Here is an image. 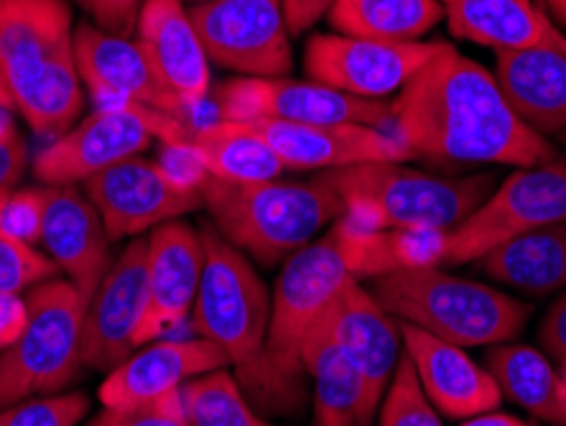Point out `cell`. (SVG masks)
I'll return each instance as SVG.
<instances>
[{"instance_id":"obj_13","label":"cell","mask_w":566,"mask_h":426,"mask_svg":"<svg viewBox=\"0 0 566 426\" xmlns=\"http://www.w3.org/2000/svg\"><path fill=\"white\" fill-rule=\"evenodd\" d=\"M218 121L370 125L390 133L388 103H373L314 80L232 77L212 92Z\"/></svg>"},{"instance_id":"obj_37","label":"cell","mask_w":566,"mask_h":426,"mask_svg":"<svg viewBox=\"0 0 566 426\" xmlns=\"http://www.w3.org/2000/svg\"><path fill=\"white\" fill-rule=\"evenodd\" d=\"M87 426H191L181 391L166 394L146 404L105 408Z\"/></svg>"},{"instance_id":"obj_32","label":"cell","mask_w":566,"mask_h":426,"mask_svg":"<svg viewBox=\"0 0 566 426\" xmlns=\"http://www.w3.org/2000/svg\"><path fill=\"white\" fill-rule=\"evenodd\" d=\"M181 401L191 426H271L228 367L185 383Z\"/></svg>"},{"instance_id":"obj_33","label":"cell","mask_w":566,"mask_h":426,"mask_svg":"<svg viewBox=\"0 0 566 426\" xmlns=\"http://www.w3.org/2000/svg\"><path fill=\"white\" fill-rule=\"evenodd\" d=\"M378 426H441V414L423 394L409 355H401L378 408Z\"/></svg>"},{"instance_id":"obj_15","label":"cell","mask_w":566,"mask_h":426,"mask_svg":"<svg viewBox=\"0 0 566 426\" xmlns=\"http://www.w3.org/2000/svg\"><path fill=\"white\" fill-rule=\"evenodd\" d=\"M148 240L133 238L90 299L82 324V365L111 373L138 350V330L148 309Z\"/></svg>"},{"instance_id":"obj_47","label":"cell","mask_w":566,"mask_h":426,"mask_svg":"<svg viewBox=\"0 0 566 426\" xmlns=\"http://www.w3.org/2000/svg\"><path fill=\"white\" fill-rule=\"evenodd\" d=\"M562 141H564V148H566V131L562 133Z\"/></svg>"},{"instance_id":"obj_8","label":"cell","mask_w":566,"mask_h":426,"mask_svg":"<svg viewBox=\"0 0 566 426\" xmlns=\"http://www.w3.org/2000/svg\"><path fill=\"white\" fill-rule=\"evenodd\" d=\"M189 118L138 103L99 105L70 131L49 141L31 158V172L44 187H82L111 166L140 156L158 138L161 146H181Z\"/></svg>"},{"instance_id":"obj_36","label":"cell","mask_w":566,"mask_h":426,"mask_svg":"<svg viewBox=\"0 0 566 426\" xmlns=\"http://www.w3.org/2000/svg\"><path fill=\"white\" fill-rule=\"evenodd\" d=\"M44 205V184L41 187H15L6 191V195H0V232L36 248L41 243Z\"/></svg>"},{"instance_id":"obj_4","label":"cell","mask_w":566,"mask_h":426,"mask_svg":"<svg viewBox=\"0 0 566 426\" xmlns=\"http://www.w3.org/2000/svg\"><path fill=\"white\" fill-rule=\"evenodd\" d=\"M202 207L224 243L265 269L286 263L345 212L343 197L327 174H316L310 181L205 179Z\"/></svg>"},{"instance_id":"obj_30","label":"cell","mask_w":566,"mask_h":426,"mask_svg":"<svg viewBox=\"0 0 566 426\" xmlns=\"http://www.w3.org/2000/svg\"><path fill=\"white\" fill-rule=\"evenodd\" d=\"M485 367L493 373L503 398L526 408L541 422L566 426V398L562 394L559 371L544 353L503 342L490 350Z\"/></svg>"},{"instance_id":"obj_3","label":"cell","mask_w":566,"mask_h":426,"mask_svg":"<svg viewBox=\"0 0 566 426\" xmlns=\"http://www.w3.org/2000/svg\"><path fill=\"white\" fill-rule=\"evenodd\" d=\"M0 64L33 133L56 138L80 121L85 97L66 0H0Z\"/></svg>"},{"instance_id":"obj_18","label":"cell","mask_w":566,"mask_h":426,"mask_svg":"<svg viewBox=\"0 0 566 426\" xmlns=\"http://www.w3.org/2000/svg\"><path fill=\"white\" fill-rule=\"evenodd\" d=\"M332 335L355 367L363 386L360 426L376 424L382 394H386L396 365L401 361V322L382 309L360 281L349 287L332 309Z\"/></svg>"},{"instance_id":"obj_10","label":"cell","mask_w":566,"mask_h":426,"mask_svg":"<svg viewBox=\"0 0 566 426\" xmlns=\"http://www.w3.org/2000/svg\"><path fill=\"white\" fill-rule=\"evenodd\" d=\"M559 222H566V162L523 166L449 230L444 266L474 263L507 240Z\"/></svg>"},{"instance_id":"obj_17","label":"cell","mask_w":566,"mask_h":426,"mask_svg":"<svg viewBox=\"0 0 566 426\" xmlns=\"http://www.w3.org/2000/svg\"><path fill=\"white\" fill-rule=\"evenodd\" d=\"M74 60L82 85L93 95L97 107L138 103L187 118L179 100L164 85L151 60L133 37H118L97 29L93 21H80L74 27Z\"/></svg>"},{"instance_id":"obj_27","label":"cell","mask_w":566,"mask_h":426,"mask_svg":"<svg viewBox=\"0 0 566 426\" xmlns=\"http://www.w3.org/2000/svg\"><path fill=\"white\" fill-rule=\"evenodd\" d=\"M181 148L195 158L207 179L230 184H258L281 179L286 172L279 156L263 138L238 121L195 123L191 121L187 141Z\"/></svg>"},{"instance_id":"obj_11","label":"cell","mask_w":566,"mask_h":426,"mask_svg":"<svg viewBox=\"0 0 566 426\" xmlns=\"http://www.w3.org/2000/svg\"><path fill=\"white\" fill-rule=\"evenodd\" d=\"M189 15L210 64L251 80L294 72L283 0H205Z\"/></svg>"},{"instance_id":"obj_16","label":"cell","mask_w":566,"mask_h":426,"mask_svg":"<svg viewBox=\"0 0 566 426\" xmlns=\"http://www.w3.org/2000/svg\"><path fill=\"white\" fill-rule=\"evenodd\" d=\"M271 146L286 172H335L355 164L416 158L388 131L370 125H316L283 121H238Z\"/></svg>"},{"instance_id":"obj_42","label":"cell","mask_w":566,"mask_h":426,"mask_svg":"<svg viewBox=\"0 0 566 426\" xmlns=\"http://www.w3.org/2000/svg\"><path fill=\"white\" fill-rule=\"evenodd\" d=\"M332 6L335 0H283L291 37H302L304 31L314 29L329 13Z\"/></svg>"},{"instance_id":"obj_19","label":"cell","mask_w":566,"mask_h":426,"mask_svg":"<svg viewBox=\"0 0 566 426\" xmlns=\"http://www.w3.org/2000/svg\"><path fill=\"white\" fill-rule=\"evenodd\" d=\"M146 240L148 309L138 330V347L166 337L195 312L205 271L202 232L185 220L158 225Z\"/></svg>"},{"instance_id":"obj_45","label":"cell","mask_w":566,"mask_h":426,"mask_svg":"<svg viewBox=\"0 0 566 426\" xmlns=\"http://www.w3.org/2000/svg\"><path fill=\"white\" fill-rule=\"evenodd\" d=\"M0 107H6V111H13V113H15L13 92H11V85H8V77H6L3 64H0Z\"/></svg>"},{"instance_id":"obj_35","label":"cell","mask_w":566,"mask_h":426,"mask_svg":"<svg viewBox=\"0 0 566 426\" xmlns=\"http://www.w3.org/2000/svg\"><path fill=\"white\" fill-rule=\"evenodd\" d=\"M56 273L60 269L46 253L0 232V294H23L36 283L56 279Z\"/></svg>"},{"instance_id":"obj_22","label":"cell","mask_w":566,"mask_h":426,"mask_svg":"<svg viewBox=\"0 0 566 426\" xmlns=\"http://www.w3.org/2000/svg\"><path fill=\"white\" fill-rule=\"evenodd\" d=\"M218 367H228V357L207 337L154 340L113 367L97 396L105 408L146 404Z\"/></svg>"},{"instance_id":"obj_25","label":"cell","mask_w":566,"mask_h":426,"mask_svg":"<svg viewBox=\"0 0 566 426\" xmlns=\"http://www.w3.org/2000/svg\"><path fill=\"white\" fill-rule=\"evenodd\" d=\"M349 273L357 281L394 271L444 269L449 230L439 228H386L360 230L345 217L329 228Z\"/></svg>"},{"instance_id":"obj_41","label":"cell","mask_w":566,"mask_h":426,"mask_svg":"<svg viewBox=\"0 0 566 426\" xmlns=\"http://www.w3.org/2000/svg\"><path fill=\"white\" fill-rule=\"evenodd\" d=\"M29 328V304L21 294H0V353Z\"/></svg>"},{"instance_id":"obj_48","label":"cell","mask_w":566,"mask_h":426,"mask_svg":"<svg viewBox=\"0 0 566 426\" xmlns=\"http://www.w3.org/2000/svg\"><path fill=\"white\" fill-rule=\"evenodd\" d=\"M191 3H205V0H191Z\"/></svg>"},{"instance_id":"obj_20","label":"cell","mask_w":566,"mask_h":426,"mask_svg":"<svg viewBox=\"0 0 566 426\" xmlns=\"http://www.w3.org/2000/svg\"><path fill=\"white\" fill-rule=\"evenodd\" d=\"M136 41L187 118L212 95V72L185 0H140Z\"/></svg>"},{"instance_id":"obj_14","label":"cell","mask_w":566,"mask_h":426,"mask_svg":"<svg viewBox=\"0 0 566 426\" xmlns=\"http://www.w3.org/2000/svg\"><path fill=\"white\" fill-rule=\"evenodd\" d=\"M439 49L441 41L394 44L343 33H314L306 41L304 70L319 85L382 103L390 95H398Z\"/></svg>"},{"instance_id":"obj_46","label":"cell","mask_w":566,"mask_h":426,"mask_svg":"<svg viewBox=\"0 0 566 426\" xmlns=\"http://www.w3.org/2000/svg\"><path fill=\"white\" fill-rule=\"evenodd\" d=\"M559 381H562V394L566 398V361L559 363Z\"/></svg>"},{"instance_id":"obj_6","label":"cell","mask_w":566,"mask_h":426,"mask_svg":"<svg viewBox=\"0 0 566 426\" xmlns=\"http://www.w3.org/2000/svg\"><path fill=\"white\" fill-rule=\"evenodd\" d=\"M343 197V217L360 230H452L495 189L493 174L441 177L398 162L355 164L322 172Z\"/></svg>"},{"instance_id":"obj_38","label":"cell","mask_w":566,"mask_h":426,"mask_svg":"<svg viewBox=\"0 0 566 426\" xmlns=\"http://www.w3.org/2000/svg\"><path fill=\"white\" fill-rule=\"evenodd\" d=\"M29 164V146L13 121V111L0 107V195L19 187Z\"/></svg>"},{"instance_id":"obj_43","label":"cell","mask_w":566,"mask_h":426,"mask_svg":"<svg viewBox=\"0 0 566 426\" xmlns=\"http://www.w3.org/2000/svg\"><path fill=\"white\" fill-rule=\"evenodd\" d=\"M460 426H534V424L523 422L513 414H503V412H497V408H495V412L470 416V419H464Z\"/></svg>"},{"instance_id":"obj_39","label":"cell","mask_w":566,"mask_h":426,"mask_svg":"<svg viewBox=\"0 0 566 426\" xmlns=\"http://www.w3.org/2000/svg\"><path fill=\"white\" fill-rule=\"evenodd\" d=\"M80 6L97 29L118 33V37H136L140 0H66Z\"/></svg>"},{"instance_id":"obj_23","label":"cell","mask_w":566,"mask_h":426,"mask_svg":"<svg viewBox=\"0 0 566 426\" xmlns=\"http://www.w3.org/2000/svg\"><path fill=\"white\" fill-rule=\"evenodd\" d=\"M403 353L411 357L423 394L447 419H470V416L495 412L503 394L493 373L464 353V347L449 345L413 324L401 322Z\"/></svg>"},{"instance_id":"obj_34","label":"cell","mask_w":566,"mask_h":426,"mask_svg":"<svg viewBox=\"0 0 566 426\" xmlns=\"http://www.w3.org/2000/svg\"><path fill=\"white\" fill-rule=\"evenodd\" d=\"M87 412L90 398L82 391H70L0 408V426H77Z\"/></svg>"},{"instance_id":"obj_7","label":"cell","mask_w":566,"mask_h":426,"mask_svg":"<svg viewBox=\"0 0 566 426\" xmlns=\"http://www.w3.org/2000/svg\"><path fill=\"white\" fill-rule=\"evenodd\" d=\"M29 328L0 353V408L64 394L82 365L87 302L72 281L49 279L29 289Z\"/></svg>"},{"instance_id":"obj_24","label":"cell","mask_w":566,"mask_h":426,"mask_svg":"<svg viewBox=\"0 0 566 426\" xmlns=\"http://www.w3.org/2000/svg\"><path fill=\"white\" fill-rule=\"evenodd\" d=\"M454 39L493 49L495 54L554 46L566 52V33L536 0H439Z\"/></svg>"},{"instance_id":"obj_1","label":"cell","mask_w":566,"mask_h":426,"mask_svg":"<svg viewBox=\"0 0 566 426\" xmlns=\"http://www.w3.org/2000/svg\"><path fill=\"white\" fill-rule=\"evenodd\" d=\"M390 136L416 158L441 164L538 166L556 158L546 136L521 121L488 66L441 49L388 103Z\"/></svg>"},{"instance_id":"obj_9","label":"cell","mask_w":566,"mask_h":426,"mask_svg":"<svg viewBox=\"0 0 566 426\" xmlns=\"http://www.w3.org/2000/svg\"><path fill=\"white\" fill-rule=\"evenodd\" d=\"M349 281H355V276L349 273L335 236L327 230L283 263L273 287L265 350L273 373L298 408L306 398L302 347L316 324L337 304Z\"/></svg>"},{"instance_id":"obj_12","label":"cell","mask_w":566,"mask_h":426,"mask_svg":"<svg viewBox=\"0 0 566 426\" xmlns=\"http://www.w3.org/2000/svg\"><path fill=\"white\" fill-rule=\"evenodd\" d=\"M111 243L133 240L202 207V184L174 174L164 162L133 156L82 184Z\"/></svg>"},{"instance_id":"obj_31","label":"cell","mask_w":566,"mask_h":426,"mask_svg":"<svg viewBox=\"0 0 566 426\" xmlns=\"http://www.w3.org/2000/svg\"><path fill=\"white\" fill-rule=\"evenodd\" d=\"M444 19L439 0H335L327 21L343 37L373 41H421Z\"/></svg>"},{"instance_id":"obj_40","label":"cell","mask_w":566,"mask_h":426,"mask_svg":"<svg viewBox=\"0 0 566 426\" xmlns=\"http://www.w3.org/2000/svg\"><path fill=\"white\" fill-rule=\"evenodd\" d=\"M538 342L548 361H566V291L548 306L544 320L538 324Z\"/></svg>"},{"instance_id":"obj_21","label":"cell","mask_w":566,"mask_h":426,"mask_svg":"<svg viewBox=\"0 0 566 426\" xmlns=\"http://www.w3.org/2000/svg\"><path fill=\"white\" fill-rule=\"evenodd\" d=\"M44 222L41 246L66 281L90 304L113 266L111 238L90 197L80 187H44Z\"/></svg>"},{"instance_id":"obj_44","label":"cell","mask_w":566,"mask_h":426,"mask_svg":"<svg viewBox=\"0 0 566 426\" xmlns=\"http://www.w3.org/2000/svg\"><path fill=\"white\" fill-rule=\"evenodd\" d=\"M544 8L548 19H552L562 31L566 29V0H536Z\"/></svg>"},{"instance_id":"obj_5","label":"cell","mask_w":566,"mask_h":426,"mask_svg":"<svg viewBox=\"0 0 566 426\" xmlns=\"http://www.w3.org/2000/svg\"><path fill=\"white\" fill-rule=\"evenodd\" d=\"M368 291L398 322L457 347L503 345L521 335L531 316V306L521 299L444 269L376 276Z\"/></svg>"},{"instance_id":"obj_29","label":"cell","mask_w":566,"mask_h":426,"mask_svg":"<svg viewBox=\"0 0 566 426\" xmlns=\"http://www.w3.org/2000/svg\"><path fill=\"white\" fill-rule=\"evenodd\" d=\"M335 309V306H332ZM332 309L302 347L304 373L314 383V426H360L363 386L332 335Z\"/></svg>"},{"instance_id":"obj_26","label":"cell","mask_w":566,"mask_h":426,"mask_svg":"<svg viewBox=\"0 0 566 426\" xmlns=\"http://www.w3.org/2000/svg\"><path fill=\"white\" fill-rule=\"evenodd\" d=\"M495 77L523 123L546 133L566 131V52L554 46L497 54Z\"/></svg>"},{"instance_id":"obj_28","label":"cell","mask_w":566,"mask_h":426,"mask_svg":"<svg viewBox=\"0 0 566 426\" xmlns=\"http://www.w3.org/2000/svg\"><path fill=\"white\" fill-rule=\"evenodd\" d=\"M490 281L531 297L566 289V222L548 225L497 246L474 261Z\"/></svg>"},{"instance_id":"obj_2","label":"cell","mask_w":566,"mask_h":426,"mask_svg":"<svg viewBox=\"0 0 566 426\" xmlns=\"http://www.w3.org/2000/svg\"><path fill=\"white\" fill-rule=\"evenodd\" d=\"M205 271L195 304V328L222 350L232 375L263 414H296L298 406L269 363L271 294L251 258L202 225Z\"/></svg>"}]
</instances>
